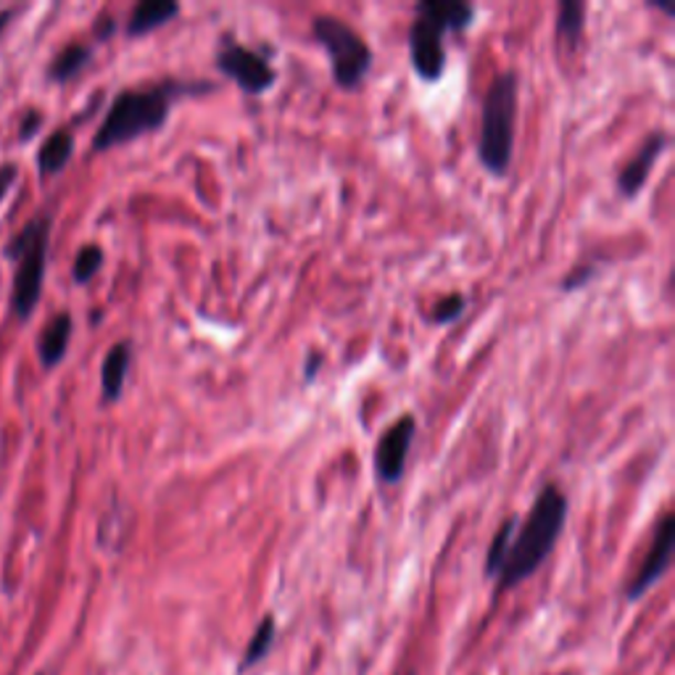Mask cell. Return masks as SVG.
I'll list each match as a JSON object with an SVG mask.
<instances>
[{"mask_svg":"<svg viewBox=\"0 0 675 675\" xmlns=\"http://www.w3.org/2000/svg\"><path fill=\"white\" fill-rule=\"evenodd\" d=\"M214 66L227 79H233L246 96H265L278 83V72L272 69V64L259 51L240 45L233 35L222 38Z\"/></svg>","mask_w":675,"mask_h":675,"instance_id":"cell-7","label":"cell"},{"mask_svg":"<svg viewBox=\"0 0 675 675\" xmlns=\"http://www.w3.org/2000/svg\"><path fill=\"white\" fill-rule=\"evenodd\" d=\"M100 267H104V251H100L98 246H85L83 251L77 254V261H74V280H93V275H96Z\"/></svg>","mask_w":675,"mask_h":675,"instance_id":"cell-20","label":"cell"},{"mask_svg":"<svg viewBox=\"0 0 675 675\" xmlns=\"http://www.w3.org/2000/svg\"><path fill=\"white\" fill-rule=\"evenodd\" d=\"M38 125H40V114H30V117H26V121H24L22 138H30V135L38 130Z\"/></svg>","mask_w":675,"mask_h":675,"instance_id":"cell-23","label":"cell"},{"mask_svg":"<svg viewBox=\"0 0 675 675\" xmlns=\"http://www.w3.org/2000/svg\"><path fill=\"white\" fill-rule=\"evenodd\" d=\"M72 153H74L72 132L66 130L53 132L43 143V148H40V169H43V174H56L69 164Z\"/></svg>","mask_w":675,"mask_h":675,"instance_id":"cell-14","label":"cell"},{"mask_svg":"<svg viewBox=\"0 0 675 675\" xmlns=\"http://www.w3.org/2000/svg\"><path fill=\"white\" fill-rule=\"evenodd\" d=\"M517 525H519V519L515 515L506 517L504 523L499 525L494 542H491V546H489V555H485V576H489V578H496L499 570H502L506 551H510L512 538H515Z\"/></svg>","mask_w":675,"mask_h":675,"instance_id":"cell-17","label":"cell"},{"mask_svg":"<svg viewBox=\"0 0 675 675\" xmlns=\"http://www.w3.org/2000/svg\"><path fill=\"white\" fill-rule=\"evenodd\" d=\"M11 178H13V167H11V169H9V167H6V169H3V172H0V193H3V191H6V182H9Z\"/></svg>","mask_w":675,"mask_h":675,"instance_id":"cell-24","label":"cell"},{"mask_svg":"<svg viewBox=\"0 0 675 675\" xmlns=\"http://www.w3.org/2000/svg\"><path fill=\"white\" fill-rule=\"evenodd\" d=\"M415 11L417 17L409 26V58L417 77L433 85L447 72V43L443 40L451 30L436 17L428 0L417 3Z\"/></svg>","mask_w":675,"mask_h":675,"instance_id":"cell-6","label":"cell"},{"mask_svg":"<svg viewBox=\"0 0 675 675\" xmlns=\"http://www.w3.org/2000/svg\"><path fill=\"white\" fill-rule=\"evenodd\" d=\"M90 53H93L90 45L72 43L69 49H64L56 58H53L51 79H56V83H66V79H72L74 74H79L85 69V64L90 61Z\"/></svg>","mask_w":675,"mask_h":675,"instance_id":"cell-15","label":"cell"},{"mask_svg":"<svg viewBox=\"0 0 675 675\" xmlns=\"http://www.w3.org/2000/svg\"><path fill=\"white\" fill-rule=\"evenodd\" d=\"M6 19H9V13H0V32H3V26H6Z\"/></svg>","mask_w":675,"mask_h":675,"instance_id":"cell-25","label":"cell"},{"mask_svg":"<svg viewBox=\"0 0 675 675\" xmlns=\"http://www.w3.org/2000/svg\"><path fill=\"white\" fill-rule=\"evenodd\" d=\"M673 549H675V517L667 512V515L660 519L657 531H654L652 546L650 551H646L644 562H641L636 576H633L631 583H628L625 589L628 602H636V599L644 597V593L665 576L667 567L673 562Z\"/></svg>","mask_w":675,"mask_h":675,"instance_id":"cell-9","label":"cell"},{"mask_svg":"<svg viewBox=\"0 0 675 675\" xmlns=\"http://www.w3.org/2000/svg\"><path fill=\"white\" fill-rule=\"evenodd\" d=\"M180 11L182 6L174 0H143V3L135 6L130 22H127V35L143 38L148 32H157L159 26L178 19Z\"/></svg>","mask_w":675,"mask_h":675,"instance_id":"cell-11","label":"cell"},{"mask_svg":"<svg viewBox=\"0 0 675 675\" xmlns=\"http://www.w3.org/2000/svg\"><path fill=\"white\" fill-rule=\"evenodd\" d=\"M567 512H570L567 496L555 483H546L533 502L525 523L517 525L515 538H512L510 551H506L502 570L496 576L499 589H515L549 559L559 536H562Z\"/></svg>","mask_w":675,"mask_h":675,"instance_id":"cell-2","label":"cell"},{"mask_svg":"<svg viewBox=\"0 0 675 675\" xmlns=\"http://www.w3.org/2000/svg\"><path fill=\"white\" fill-rule=\"evenodd\" d=\"M583 26H586V3H580V0H562L557 17V38L576 45L580 35H583Z\"/></svg>","mask_w":675,"mask_h":675,"instance_id":"cell-16","label":"cell"},{"mask_svg":"<svg viewBox=\"0 0 675 675\" xmlns=\"http://www.w3.org/2000/svg\"><path fill=\"white\" fill-rule=\"evenodd\" d=\"M272 644H275V618H265L261 620V625L256 628L251 644H248L246 657H243L240 663V671H248V667L261 663V660L269 654V650H272Z\"/></svg>","mask_w":675,"mask_h":675,"instance_id":"cell-18","label":"cell"},{"mask_svg":"<svg viewBox=\"0 0 675 675\" xmlns=\"http://www.w3.org/2000/svg\"><path fill=\"white\" fill-rule=\"evenodd\" d=\"M464 309H468V299L462 293H451L443 296L441 301H436L433 312H430V322L436 325H449V322H457L462 317Z\"/></svg>","mask_w":675,"mask_h":675,"instance_id":"cell-19","label":"cell"},{"mask_svg":"<svg viewBox=\"0 0 675 675\" xmlns=\"http://www.w3.org/2000/svg\"><path fill=\"white\" fill-rule=\"evenodd\" d=\"M130 360H132L130 341L117 343V346H111L109 354H106L104 367H100V386H104L106 401H119V396L125 394V381H127V369H130Z\"/></svg>","mask_w":675,"mask_h":675,"instance_id":"cell-12","label":"cell"},{"mask_svg":"<svg viewBox=\"0 0 675 675\" xmlns=\"http://www.w3.org/2000/svg\"><path fill=\"white\" fill-rule=\"evenodd\" d=\"M517 93L519 77L515 69L496 74L481 109V132H478V159L494 178H506L515 157L517 135Z\"/></svg>","mask_w":675,"mask_h":675,"instance_id":"cell-3","label":"cell"},{"mask_svg":"<svg viewBox=\"0 0 675 675\" xmlns=\"http://www.w3.org/2000/svg\"><path fill=\"white\" fill-rule=\"evenodd\" d=\"M49 219L30 222L9 248V256H19L17 280H13V309L19 317H26L38 307L45 275V251H49Z\"/></svg>","mask_w":675,"mask_h":675,"instance_id":"cell-5","label":"cell"},{"mask_svg":"<svg viewBox=\"0 0 675 675\" xmlns=\"http://www.w3.org/2000/svg\"><path fill=\"white\" fill-rule=\"evenodd\" d=\"M312 35L330 58V74L341 90H356L364 83L373 66V49L349 22L320 13L312 19Z\"/></svg>","mask_w":675,"mask_h":675,"instance_id":"cell-4","label":"cell"},{"mask_svg":"<svg viewBox=\"0 0 675 675\" xmlns=\"http://www.w3.org/2000/svg\"><path fill=\"white\" fill-rule=\"evenodd\" d=\"M591 278H593V267L591 265H583V267L572 269V272H567V278L562 280V290L583 288Z\"/></svg>","mask_w":675,"mask_h":675,"instance_id":"cell-21","label":"cell"},{"mask_svg":"<svg viewBox=\"0 0 675 675\" xmlns=\"http://www.w3.org/2000/svg\"><path fill=\"white\" fill-rule=\"evenodd\" d=\"M417 436V420L411 415H401L381 436L375 447V472L377 481L386 485H396L407 472V459Z\"/></svg>","mask_w":675,"mask_h":675,"instance_id":"cell-8","label":"cell"},{"mask_svg":"<svg viewBox=\"0 0 675 675\" xmlns=\"http://www.w3.org/2000/svg\"><path fill=\"white\" fill-rule=\"evenodd\" d=\"M72 338V317L69 314H58L56 320L45 328L43 341H40V356H43L45 367H53L64 360L66 346H69Z\"/></svg>","mask_w":675,"mask_h":675,"instance_id":"cell-13","label":"cell"},{"mask_svg":"<svg viewBox=\"0 0 675 675\" xmlns=\"http://www.w3.org/2000/svg\"><path fill=\"white\" fill-rule=\"evenodd\" d=\"M320 367H322V354H312L307 360V367H303V381L307 383H312L314 381V375L320 373Z\"/></svg>","mask_w":675,"mask_h":675,"instance_id":"cell-22","label":"cell"},{"mask_svg":"<svg viewBox=\"0 0 675 675\" xmlns=\"http://www.w3.org/2000/svg\"><path fill=\"white\" fill-rule=\"evenodd\" d=\"M667 143H671L667 132L657 130L639 146V151L633 153L631 161H628V164L623 167V172L618 174V191H620V195H623V199H636V195L641 193V188H644V182L650 180V174H652L654 164H657V159L663 157Z\"/></svg>","mask_w":675,"mask_h":675,"instance_id":"cell-10","label":"cell"},{"mask_svg":"<svg viewBox=\"0 0 675 675\" xmlns=\"http://www.w3.org/2000/svg\"><path fill=\"white\" fill-rule=\"evenodd\" d=\"M212 90L214 83H208V79H195V83L193 79H164L159 85L121 90L111 100L106 119L100 121L96 138H93V148L109 151V148L143 138L148 132H159L167 125L174 100L206 96Z\"/></svg>","mask_w":675,"mask_h":675,"instance_id":"cell-1","label":"cell"}]
</instances>
